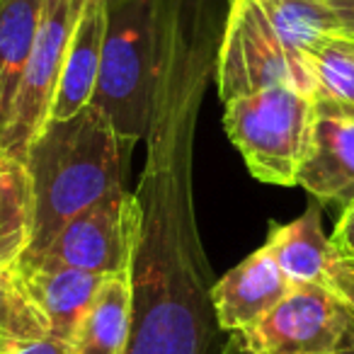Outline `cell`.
Listing matches in <instances>:
<instances>
[{
    "instance_id": "30bf717a",
    "label": "cell",
    "mask_w": 354,
    "mask_h": 354,
    "mask_svg": "<svg viewBox=\"0 0 354 354\" xmlns=\"http://www.w3.org/2000/svg\"><path fill=\"white\" fill-rule=\"evenodd\" d=\"M291 281L281 274L274 257L265 245L245 257L241 265L228 270L212 286V304L218 330L245 333L262 320L286 294Z\"/></svg>"
},
{
    "instance_id": "8fae6325",
    "label": "cell",
    "mask_w": 354,
    "mask_h": 354,
    "mask_svg": "<svg viewBox=\"0 0 354 354\" xmlns=\"http://www.w3.org/2000/svg\"><path fill=\"white\" fill-rule=\"evenodd\" d=\"M107 35V0H85L66 49L49 119H68L88 107L97 88Z\"/></svg>"
},
{
    "instance_id": "3957f363",
    "label": "cell",
    "mask_w": 354,
    "mask_h": 354,
    "mask_svg": "<svg viewBox=\"0 0 354 354\" xmlns=\"http://www.w3.org/2000/svg\"><path fill=\"white\" fill-rule=\"evenodd\" d=\"M313 124V97L270 85L223 102V127L252 177L294 187Z\"/></svg>"
},
{
    "instance_id": "e0dca14e",
    "label": "cell",
    "mask_w": 354,
    "mask_h": 354,
    "mask_svg": "<svg viewBox=\"0 0 354 354\" xmlns=\"http://www.w3.org/2000/svg\"><path fill=\"white\" fill-rule=\"evenodd\" d=\"M49 335V318L32 296L20 265L0 270V354H12Z\"/></svg>"
},
{
    "instance_id": "ffe728a7",
    "label": "cell",
    "mask_w": 354,
    "mask_h": 354,
    "mask_svg": "<svg viewBox=\"0 0 354 354\" xmlns=\"http://www.w3.org/2000/svg\"><path fill=\"white\" fill-rule=\"evenodd\" d=\"M330 286L335 289V294L347 304V308L354 313V260H344L337 257L333 262L330 270Z\"/></svg>"
},
{
    "instance_id": "9c48e42d",
    "label": "cell",
    "mask_w": 354,
    "mask_h": 354,
    "mask_svg": "<svg viewBox=\"0 0 354 354\" xmlns=\"http://www.w3.org/2000/svg\"><path fill=\"white\" fill-rule=\"evenodd\" d=\"M296 185L320 204H354V107L313 97V124Z\"/></svg>"
},
{
    "instance_id": "9a60e30c",
    "label": "cell",
    "mask_w": 354,
    "mask_h": 354,
    "mask_svg": "<svg viewBox=\"0 0 354 354\" xmlns=\"http://www.w3.org/2000/svg\"><path fill=\"white\" fill-rule=\"evenodd\" d=\"M37 199L30 167L10 151H0V270L20 265L35 241Z\"/></svg>"
},
{
    "instance_id": "ac0fdd59",
    "label": "cell",
    "mask_w": 354,
    "mask_h": 354,
    "mask_svg": "<svg viewBox=\"0 0 354 354\" xmlns=\"http://www.w3.org/2000/svg\"><path fill=\"white\" fill-rule=\"evenodd\" d=\"M281 44L306 61V51L328 37H342L333 10L323 0H260ZM308 66V64H306Z\"/></svg>"
},
{
    "instance_id": "44dd1931",
    "label": "cell",
    "mask_w": 354,
    "mask_h": 354,
    "mask_svg": "<svg viewBox=\"0 0 354 354\" xmlns=\"http://www.w3.org/2000/svg\"><path fill=\"white\" fill-rule=\"evenodd\" d=\"M330 241H333V248H335V252H337V257L354 260V204L342 209V216H339Z\"/></svg>"
},
{
    "instance_id": "7402d4cb",
    "label": "cell",
    "mask_w": 354,
    "mask_h": 354,
    "mask_svg": "<svg viewBox=\"0 0 354 354\" xmlns=\"http://www.w3.org/2000/svg\"><path fill=\"white\" fill-rule=\"evenodd\" d=\"M323 3L333 10L339 35L347 41H354V0H323Z\"/></svg>"
},
{
    "instance_id": "5b68a950",
    "label": "cell",
    "mask_w": 354,
    "mask_h": 354,
    "mask_svg": "<svg viewBox=\"0 0 354 354\" xmlns=\"http://www.w3.org/2000/svg\"><path fill=\"white\" fill-rule=\"evenodd\" d=\"M214 75L223 102L270 85H291L315 97L308 66L281 44L260 0H228Z\"/></svg>"
},
{
    "instance_id": "d4e9b609",
    "label": "cell",
    "mask_w": 354,
    "mask_h": 354,
    "mask_svg": "<svg viewBox=\"0 0 354 354\" xmlns=\"http://www.w3.org/2000/svg\"><path fill=\"white\" fill-rule=\"evenodd\" d=\"M337 354H354V313H349V323H347V330H344L342 347H339Z\"/></svg>"
},
{
    "instance_id": "ba28073f",
    "label": "cell",
    "mask_w": 354,
    "mask_h": 354,
    "mask_svg": "<svg viewBox=\"0 0 354 354\" xmlns=\"http://www.w3.org/2000/svg\"><path fill=\"white\" fill-rule=\"evenodd\" d=\"M349 313L330 284H299L241 337L255 354H337Z\"/></svg>"
},
{
    "instance_id": "7a4b0ae2",
    "label": "cell",
    "mask_w": 354,
    "mask_h": 354,
    "mask_svg": "<svg viewBox=\"0 0 354 354\" xmlns=\"http://www.w3.org/2000/svg\"><path fill=\"white\" fill-rule=\"evenodd\" d=\"M133 143L100 104L68 119H49L25 156L37 199L35 241L27 255L49 245L73 216L114 187L127 185Z\"/></svg>"
},
{
    "instance_id": "277c9868",
    "label": "cell",
    "mask_w": 354,
    "mask_h": 354,
    "mask_svg": "<svg viewBox=\"0 0 354 354\" xmlns=\"http://www.w3.org/2000/svg\"><path fill=\"white\" fill-rule=\"evenodd\" d=\"M158 0H107V35L93 102L136 146L148 127Z\"/></svg>"
},
{
    "instance_id": "4316f807",
    "label": "cell",
    "mask_w": 354,
    "mask_h": 354,
    "mask_svg": "<svg viewBox=\"0 0 354 354\" xmlns=\"http://www.w3.org/2000/svg\"><path fill=\"white\" fill-rule=\"evenodd\" d=\"M352 46H354V41H352Z\"/></svg>"
},
{
    "instance_id": "6da1fadb",
    "label": "cell",
    "mask_w": 354,
    "mask_h": 354,
    "mask_svg": "<svg viewBox=\"0 0 354 354\" xmlns=\"http://www.w3.org/2000/svg\"><path fill=\"white\" fill-rule=\"evenodd\" d=\"M218 0H158L156 64L138 175L129 354H218L212 267L194 207V138L216 64Z\"/></svg>"
},
{
    "instance_id": "603a6c76",
    "label": "cell",
    "mask_w": 354,
    "mask_h": 354,
    "mask_svg": "<svg viewBox=\"0 0 354 354\" xmlns=\"http://www.w3.org/2000/svg\"><path fill=\"white\" fill-rule=\"evenodd\" d=\"M12 354H73V349H71V342H64V339L59 337H41L37 339V342H30L27 347L17 349V352Z\"/></svg>"
},
{
    "instance_id": "7c38bea8",
    "label": "cell",
    "mask_w": 354,
    "mask_h": 354,
    "mask_svg": "<svg viewBox=\"0 0 354 354\" xmlns=\"http://www.w3.org/2000/svg\"><path fill=\"white\" fill-rule=\"evenodd\" d=\"M265 248L291 286L330 284V270L337 260V252L333 241L325 236L320 209L315 204H310L294 221L272 226Z\"/></svg>"
},
{
    "instance_id": "d6986e66",
    "label": "cell",
    "mask_w": 354,
    "mask_h": 354,
    "mask_svg": "<svg viewBox=\"0 0 354 354\" xmlns=\"http://www.w3.org/2000/svg\"><path fill=\"white\" fill-rule=\"evenodd\" d=\"M315 97L354 107V46L344 37H328L306 51Z\"/></svg>"
},
{
    "instance_id": "52a82bcc",
    "label": "cell",
    "mask_w": 354,
    "mask_h": 354,
    "mask_svg": "<svg viewBox=\"0 0 354 354\" xmlns=\"http://www.w3.org/2000/svg\"><path fill=\"white\" fill-rule=\"evenodd\" d=\"M83 3L85 0H44L39 25H37L30 56L20 78L10 127L0 151H10L25 160L30 146L49 122L61 66H64L66 49L71 44Z\"/></svg>"
},
{
    "instance_id": "484cf974",
    "label": "cell",
    "mask_w": 354,
    "mask_h": 354,
    "mask_svg": "<svg viewBox=\"0 0 354 354\" xmlns=\"http://www.w3.org/2000/svg\"><path fill=\"white\" fill-rule=\"evenodd\" d=\"M6 138V114H3V75H0V148Z\"/></svg>"
},
{
    "instance_id": "4fadbf2b",
    "label": "cell",
    "mask_w": 354,
    "mask_h": 354,
    "mask_svg": "<svg viewBox=\"0 0 354 354\" xmlns=\"http://www.w3.org/2000/svg\"><path fill=\"white\" fill-rule=\"evenodd\" d=\"M32 296L46 313L51 337L71 342L83 315L93 306L104 277L73 267H22Z\"/></svg>"
},
{
    "instance_id": "8992f818",
    "label": "cell",
    "mask_w": 354,
    "mask_h": 354,
    "mask_svg": "<svg viewBox=\"0 0 354 354\" xmlns=\"http://www.w3.org/2000/svg\"><path fill=\"white\" fill-rule=\"evenodd\" d=\"M141 238V202L136 192L114 187L73 216L41 250L25 255L22 267H73L93 274H131Z\"/></svg>"
},
{
    "instance_id": "2e32d148",
    "label": "cell",
    "mask_w": 354,
    "mask_h": 354,
    "mask_svg": "<svg viewBox=\"0 0 354 354\" xmlns=\"http://www.w3.org/2000/svg\"><path fill=\"white\" fill-rule=\"evenodd\" d=\"M44 0H0V75H3V114L10 127L20 78L39 25Z\"/></svg>"
},
{
    "instance_id": "5bb4252c",
    "label": "cell",
    "mask_w": 354,
    "mask_h": 354,
    "mask_svg": "<svg viewBox=\"0 0 354 354\" xmlns=\"http://www.w3.org/2000/svg\"><path fill=\"white\" fill-rule=\"evenodd\" d=\"M131 328V274H109L80 320L71 349L73 354H129Z\"/></svg>"
},
{
    "instance_id": "cb8c5ba5",
    "label": "cell",
    "mask_w": 354,
    "mask_h": 354,
    "mask_svg": "<svg viewBox=\"0 0 354 354\" xmlns=\"http://www.w3.org/2000/svg\"><path fill=\"white\" fill-rule=\"evenodd\" d=\"M218 354H255V352H250V349L245 347L241 333H228V339L221 344V352Z\"/></svg>"
}]
</instances>
